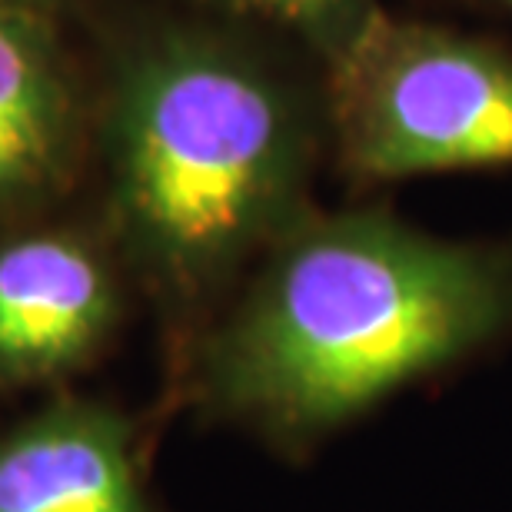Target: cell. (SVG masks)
<instances>
[{
  "label": "cell",
  "instance_id": "ba28073f",
  "mask_svg": "<svg viewBox=\"0 0 512 512\" xmlns=\"http://www.w3.org/2000/svg\"><path fill=\"white\" fill-rule=\"evenodd\" d=\"M34 4H37V0H0V7H20V10H27Z\"/></svg>",
  "mask_w": 512,
  "mask_h": 512
},
{
  "label": "cell",
  "instance_id": "52a82bcc",
  "mask_svg": "<svg viewBox=\"0 0 512 512\" xmlns=\"http://www.w3.org/2000/svg\"><path fill=\"white\" fill-rule=\"evenodd\" d=\"M223 4L303 30V34L323 40L330 54L373 10L370 0H223Z\"/></svg>",
  "mask_w": 512,
  "mask_h": 512
},
{
  "label": "cell",
  "instance_id": "277c9868",
  "mask_svg": "<svg viewBox=\"0 0 512 512\" xmlns=\"http://www.w3.org/2000/svg\"><path fill=\"white\" fill-rule=\"evenodd\" d=\"M117 320V276L87 237L27 230L0 240V389H34L84 370Z\"/></svg>",
  "mask_w": 512,
  "mask_h": 512
},
{
  "label": "cell",
  "instance_id": "3957f363",
  "mask_svg": "<svg viewBox=\"0 0 512 512\" xmlns=\"http://www.w3.org/2000/svg\"><path fill=\"white\" fill-rule=\"evenodd\" d=\"M330 117L356 177L512 167V57L370 10L330 54Z\"/></svg>",
  "mask_w": 512,
  "mask_h": 512
},
{
  "label": "cell",
  "instance_id": "9c48e42d",
  "mask_svg": "<svg viewBox=\"0 0 512 512\" xmlns=\"http://www.w3.org/2000/svg\"><path fill=\"white\" fill-rule=\"evenodd\" d=\"M506 4H509V7H512V0H506Z\"/></svg>",
  "mask_w": 512,
  "mask_h": 512
},
{
  "label": "cell",
  "instance_id": "5b68a950",
  "mask_svg": "<svg viewBox=\"0 0 512 512\" xmlns=\"http://www.w3.org/2000/svg\"><path fill=\"white\" fill-rule=\"evenodd\" d=\"M0 512H157L137 426L100 399H57L4 429Z\"/></svg>",
  "mask_w": 512,
  "mask_h": 512
},
{
  "label": "cell",
  "instance_id": "8992f818",
  "mask_svg": "<svg viewBox=\"0 0 512 512\" xmlns=\"http://www.w3.org/2000/svg\"><path fill=\"white\" fill-rule=\"evenodd\" d=\"M70 147V100L47 34L27 10L0 7V213L57 183Z\"/></svg>",
  "mask_w": 512,
  "mask_h": 512
},
{
  "label": "cell",
  "instance_id": "6da1fadb",
  "mask_svg": "<svg viewBox=\"0 0 512 512\" xmlns=\"http://www.w3.org/2000/svg\"><path fill=\"white\" fill-rule=\"evenodd\" d=\"M512 330V250L389 213L296 220L200 353V403L306 449Z\"/></svg>",
  "mask_w": 512,
  "mask_h": 512
},
{
  "label": "cell",
  "instance_id": "7a4b0ae2",
  "mask_svg": "<svg viewBox=\"0 0 512 512\" xmlns=\"http://www.w3.org/2000/svg\"><path fill=\"white\" fill-rule=\"evenodd\" d=\"M310 133L286 87L210 37H167L120 77L110 200L130 256L180 300L220 286L300 210Z\"/></svg>",
  "mask_w": 512,
  "mask_h": 512
}]
</instances>
